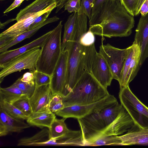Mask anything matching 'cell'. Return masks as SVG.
Segmentation results:
<instances>
[{"instance_id": "cell-1", "label": "cell", "mask_w": 148, "mask_h": 148, "mask_svg": "<svg viewBox=\"0 0 148 148\" xmlns=\"http://www.w3.org/2000/svg\"><path fill=\"white\" fill-rule=\"evenodd\" d=\"M77 119L83 142L99 137L122 134L134 124L127 112L117 101L99 111Z\"/></svg>"}, {"instance_id": "cell-2", "label": "cell", "mask_w": 148, "mask_h": 148, "mask_svg": "<svg viewBox=\"0 0 148 148\" xmlns=\"http://www.w3.org/2000/svg\"><path fill=\"white\" fill-rule=\"evenodd\" d=\"M87 16L77 15L73 31L65 49L68 50L66 85L64 97L69 93L81 77L85 72H91L92 63L97 52L95 44L86 46L80 39L87 32Z\"/></svg>"}, {"instance_id": "cell-3", "label": "cell", "mask_w": 148, "mask_h": 148, "mask_svg": "<svg viewBox=\"0 0 148 148\" xmlns=\"http://www.w3.org/2000/svg\"><path fill=\"white\" fill-rule=\"evenodd\" d=\"M128 13L120 0H106L95 17L89 21L88 30L102 37L128 36L134 24L133 16Z\"/></svg>"}, {"instance_id": "cell-4", "label": "cell", "mask_w": 148, "mask_h": 148, "mask_svg": "<svg viewBox=\"0 0 148 148\" xmlns=\"http://www.w3.org/2000/svg\"><path fill=\"white\" fill-rule=\"evenodd\" d=\"M110 94L92 75L87 72L76 83L71 91L63 97L64 107L83 105L97 102Z\"/></svg>"}, {"instance_id": "cell-5", "label": "cell", "mask_w": 148, "mask_h": 148, "mask_svg": "<svg viewBox=\"0 0 148 148\" xmlns=\"http://www.w3.org/2000/svg\"><path fill=\"white\" fill-rule=\"evenodd\" d=\"M62 21L53 30L41 48L36 69L51 76L62 52L61 35Z\"/></svg>"}, {"instance_id": "cell-6", "label": "cell", "mask_w": 148, "mask_h": 148, "mask_svg": "<svg viewBox=\"0 0 148 148\" xmlns=\"http://www.w3.org/2000/svg\"><path fill=\"white\" fill-rule=\"evenodd\" d=\"M119 98L134 124L143 129L148 128V107L133 93L129 85L120 88Z\"/></svg>"}, {"instance_id": "cell-7", "label": "cell", "mask_w": 148, "mask_h": 148, "mask_svg": "<svg viewBox=\"0 0 148 148\" xmlns=\"http://www.w3.org/2000/svg\"><path fill=\"white\" fill-rule=\"evenodd\" d=\"M41 51L40 47L34 48L16 56L5 64L0 72L1 83L5 77L16 72L28 69L29 72H34L36 70Z\"/></svg>"}, {"instance_id": "cell-8", "label": "cell", "mask_w": 148, "mask_h": 148, "mask_svg": "<svg viewBox=\"0 0 148 148\" xmlns=\"http://www.w3.org/2000/svg\"><path fill=\"white\" fill-rule=\"evenodd\" d=\"M132 45L123 49L114 47L108 43L99 47V53L104 58L111 71L113 79L121 80L122 71Z\"/></svg>"}, {"instance_id": "cell-9", "label": "cell", "mask_w": 148, "mask_h": 148, "mask_svg": "<svg viewBox=\"0 0 148 148\" xmlns=\"http://www.w3.org/2000/svg\"><path fill=\"white\" fill-rule=\"evenodd\" d=\"M117 101L114 95L109 94L95 102L64 107L55 114L62 118H73L78 119L108 107Z\"/></svg>"}, {"instance_id": "cell-10", "label": "cell", "mask_w": 148, "mask_h": 148, "mask_svg": "<svg viewBox=\"0 0 148 148\" xmlns=\"http://www.w3.org/2000/svg\"><path fill=\"white\" fill-rule=\"evenodd\" d=\"M68 52L62 51L59 60L51 76L50 87L52 94H59L63 97L65 90Z\"/></svg>"}, {"instance_id": "cell-11", "label": "cell", "mask_w": 148, "mask_h": 148, "mask_svg": "<svg viewBox=\"0 0 148 148\" xmlns=\"http://www.w3.org/2000/svg\"><path fill=\"white\" fill-rule=\"evenodd\" d=\"M91 73L99 83L107 88L113 79L111 70L104 58L97 52L92 65Z\"/></svg>"}, {"instance_id": "cell-12", "label": "cell", "mask_w": 148, "mask_h": 148, "mask_svg": "<svg viewBox=\"0 0 148 148\" xmlns=\"http://www.w3.org/2000/svg\"><path fill=\"white\" fill-rule=\"evenodd\" d=\"M135 31L133 43L137 44L140 49L141 56L139 64L140 69L148 57V12L141 16Z\"/></svg>"}, {"instance_id": "cell-13", "label": "cell", "mask_w": 148, "mask_h": 148, "mask_svg": "<svg viewBox=\"0 0 148 148\" xmlns=\"http://www.w3.org/2000/svg\"><path fill=\"white\" fill-rule=\"evenodd\" d=\"M52 94L50 84L36 86L34 93L29 98L33 113L49 109Z\"/></svg>"}, {"instance_id": "cell-14", "label": "cell", "mask_w": 148, "mask_h": 148, "mask_svg": "<svg viewBox=\"0 0 148 148\" xmlns=\"http://www.w3.org/2000/svg\"><path fill=\"white\" fill-rule=\"evenodd\" d=\"M56 2L54 3L44 10L37 13L26 19L17 22L9 28L1 33L0 38L12 37L14 39L21 34L28 31L30 25L39 16L45 13L52 10L56 8Z\"/></svg>"}, {"instance_id": "cell-15", "label": "cell", "mask_w": 148, "mask_h": 148, "mask_svg": "<svg viewBox=\"0 0 148 148\" xmlns=\"http://www.w3.org/2000/svg\"><path fill=\"white\" fill-rule=\"evenodd\" d=\"M51 32L52 30L47 32L39 38L20 48L12 50H7L1 53L0 69H2L5 64L16 56L34 48L41 47Z\"/></svg>"}, {"instance_id": "cell-16", "label": "cell", "mask_w": 148, "mask_h": 148, "mask_svg": "<svg viewBox=\"0 0 148 148\" xmlns=\"http://www.w3.org/2000/svg\"><path fill=\"white\" fill-rule=\"evenodd\" d=\"M121 145L148 144V128L143 129L134 124L123 135L119 136Z\"/></svg>"}, {"instance_id": "cell-17", "label": "cell", "mask_w": 148, "mask_h": 148, "mask_svg": "<svg viewBox=\"0 0 148 148\" xmlns=\"http://www.w3.org/2000/svg\"><path fill=\"white\" fill-rule=\"evenodd\" d=\"M32 126L23 120L12 116L0 106V127L5 130L7 135L10 132H21Z\"/></svg>"}, {"instance_id": "cell-18", "label": "cell", "mask_w": 148, "mask_h": 148, "mask_svg": "<svg viewBox=\"0 0 148 148\" xmlns=\"http://www.w3.org/2000/svg\"><path fill=\"white\" fill-rule=\"evenodd\" d=\"M50 145L84 146L81 131L70 130L64 135L49 139L39 144L38 146Z\"/></svg>"}, {"instance_id": "cell-19", "label": "cell", "mask_w": 148, "mask_h": 148, "mask_svg": "<svg viewBox=\"0 0 148 148\" xmlns=\"http://www.w3.org/2000/svg\"><path fill=\"white\" fill-rule=\"evenodd\" d=\"M56 1V0H36L21 10L13 20L18 22L26 19L44 10Z\"/></svg>"}, {"instance_id": "cell-20", "label": "cell", "mask_w": 148, "mask_h": 148, "mask_svg": "<svg viewBox=\"0 0 148 148\" xmlns=\"http://www.w3.org/2000/svg\"><path fill=\"white\" fill-rule=\"evenodd\" d=\"M55 114L49 109L45 111L33 113L26 120L27 123L32 126L42 128H49L54 119Z\"/></svg>"}, {"instance_id": "cell-21", "label": "cell", "mask_w": 148, "mask_h": 148, "mask_svg": "<svg viewBox=\"0 0 148 148\" xmlns=\"http://www.w3.org/2000/svg\"><path fill=\"white\" fill-rule=\"evenodd\" d=\"M133 53L128 73L125 82L124 87L128 86L129 83L137 75L139 69V64L141 56V51L139 46L133 43Z\"/></svg>"}, {"instance_id": "cell-22", "label": "cell", "mask_w": 148, "mask_h": 148, "mask_svg": "<svg viewBox=\"0 0 148 148\" xmlns=\"http://www.w3.org/2000/svg\"><path fill=\"white\" fill-rule=\"evenodd\" d=\"M59 20V18L56 16L47 18L43 23L35 28L25 32L15 38L10 44L5 47L0 49V53L5 51L11 47L19 43L21 41L27 38H29L33 35L41 27L48 23L57 21Z\"/></svg>"}, {"instance_id": "cell-23", "label": "cell", "mask_w": 148, "mask_h": 148, "mask_svg": "<svg viewBox=\"0 0 148 148\" xmlns=\"http://www.w3.org/2000/svg\"><path fill=\"white\" fill-rule=\"evenodd\" d=\"M49 139V129L44 128L38 133L29 137H24L18 141V146H37L40 143Z\"/></svg>"}, {"instance_id": "cell-24", "label": "cell", "mask_w": 148, "mask_h": 148, "mask_svg": "<svg viewBox=\"0 0 148 148\" xmlns=\"http://www.w3.org/2000/svg\"><path fill=\"white\" fill-rule=\"evenodd\" d=\"M66 118H63L54 119L49 128V139H54L62 136L67 133L70 130L67 127L65 122Z\"/></svg>"}, {"instance_id": "cell-25", "label": "cell", "mask_w": 148, "mask_h": 148, "mask_svg": "<svg viewBox=\"0 0 148 148\" xmlns=\"http://www.w3.org/2000/svg\"><path fill=\"white\" fill-rule=\"evenodd\" d=\"M83 143L84 146L121 145V141L118 135L99 137L88 140L84 141Z\"/></svg>"}, {"instance_id": "cell-26", "label": "cell", "mask_w": 148, "mask_h": 148, "mask_svg": "<svg viewBox=\"0 0 148 148\" xmlns=\"http://www.w3.org/2000/svg\"><path fill=\"white\" fill-rule=\"evenodd\" d=\"M77 15V13L73 12L69 16L64 24V31L61 46L62 51L65 49L71 36L75 28Z\"/></svg>"}, {"instance_id": "cell-27", "label": "cell", "mask_w": 148, "mask_h": 148, "mask_svg": "<svg viewBox=\"0 0 148 148\" xmlns=\"http://www.w3.org/2000/svg\"><path fill=\"white\" fill-rule=\"evenodd\" d=\"M0 99L11 103L18 99L23 94L17 87L12 86L6 88H0Z\"/></svg>"}, {"instance_id": "cell-28", "label": "cell", "mask_w": 148, "mask_h": 148, "mask_svg": "<svg viewBox=\"0 0 148 148\" xmlns=\"http://www.w3.org/2000/svg\"><path fill=\"white\" fill-rule=\"evenodd\" d=\"M0 106L9 115L12 116L22 120H27L28 116L17 108L12 103L7 102L0 99Z\"/></svg>"}, {"instance_id": "cell-29", "label": "cell", "mask_w": 148, "mask_h": 148, "mask_svg": "<svg viewBox=\"0 0 148 148\" xmlns=\"http://www.w3.org/2000/svg\"><path fill=\"white\" fill-rule=\"evenodd\" d=\"M12 103L28 116H29L33 113L29 98L25 95H23Z\"/></svg>"}, {"instance_id": "cell-30", "label": "cell", "mask_w": 148, "mask_h": 148, "mask_svg": "<svg viewBox=\"0 0 148 148\" xmlns=\"http://www.w3.org/2000/svg\"><path fill=\"white\" fill-rule=\"evenodd\" d=\"M11 86L18 88L23 95H27L29 98L33 94L36 87L35 82H23L21 81L20 77Z\"/></svg>"}, {"instance_id": "cell-31", "label": "cell", "mask_w": 148, "mask_h": 148, "mask_svg": "<svg viewBox=\"0 0 148 148\" xmlns=\"http://www.w3.org/2000/svg\"><path fill=\"white\" fill-rule=\"evenodd\" d=\"M36 86L50 84L51 76L37 70L34 72Z\"/></svg>"}, {"instance_id": "cell-32", "label": "cell", "mask_w": 148, "mask_h": 148, "mask_svg": "<svg viewBox=\"0 0 148 148\" xmlns=\"http://www.w3.org/2000/svg\"><path fill=\"white\" fill-rule=\"evenodd\" d=\"M140 0H120V1L128 12L134 16H136Z\"/></svg>"}, {"instance_id": "cell-33", "label": "cell", "mask_w": 148, "mask_h": 148, "mask_svg": "<svg viewBox=\"0 0 148 148\" xmlns=\"http://www.w3.org/2000/svg\"><path fill=\"white\" fill-rule=\"evenodd\" d=\"M94 0H81V8L78 14H84L90 20L91 16V12L93 6Z\"/></svg>"}, {"instance_id": "cell-34", "label": "cell", "mask_w": 148, "mask_h": 148, "mask_svg": "<svg viewBox=\"0 0 148 148\" xmlns=\"http://www.w3.org/2000/svg\"><path fill=\"white\" fill-rule=\"evenodd\" d=\"M81 0H69L64 7V10L69 13H78L81 8Z\"/></svg>"}, {"instance_id": "cell-35", "label": "cell", "mask_w": 148, "mask_h": 148, "mask_svg": "<svg viewBox=\"0 0 148 148\" xmlns=\"http://www.w3.org/2000/svg\"><path fill=\"white\" fill-rule=\"evenodd\" d=\"M95 40L94 34L91 31L88 30L81 37L80 42L84 46H90L94 43Z\"/></svg>"}, {"instance_id": "cell-36", "label": "cell", "mask_w": 148, "mask_h": 148, "mask_svg": "<svg viewBox=\"0 0 148 148\" xmlns=\"http://www.w3.org/2000/svg\"><path fill=\"white\" fill-rule=\"evenodd\" d=\"M52 11L46 12L38 17L30 25L28 31L35 28L45 21L47 19Z\"/></svg>"}, {"instance_id": "cell-37", "label": "cell", "mask_w": 148, "mask_h": 148, "mask_svg": "<svg viewBox=\"0 0 148 148\" xmlns=\"http://www.w3.org/2000/svg\"><path fill=\"white\" fill-rule=\"evenodd\" d=\"M106 0H94L93 6L92 10L91 16L89 21H91L95 17L103 3Z\"/></svg>"}, {"instance_id": "cell-38", "label": "cell", "mask_w": 148, "mask_h": 148, "mask_svg": "<svg viewBox=\"0 0 148 148\" xmlns=\"http://www.w3.org/2000/svg\"><path fill=\"white\" fill-rule=\"evenodd\" d=\"M64 107L62 102H53L50 101L49 109L51 112L55 113Z\"/></svg>"}, {"instance_id": "cell-39", "label": "cell", "mask_w": 148, "mask_h": 148, "mask_svg": "<svg viewBox=\"0 0 148 148\" xmlns=\"http://www.w3.org/2000/svg\"><path fill=\"white\" fill-rule=\"evenodd\" d=\"M20 78L21 81L23 82H35L34 72H26Z\"/></svg>"}, {"instance_id": "cell-40", "label": "cell", "mask_w": 148, "mask_h": 148, "mask_svg": "<svg viewBox=\"0 0 148 148\" xmlns=\"http://www.w3.org/2000/svg\"><path fill=\"white\" fill-rule=\"evenodd\" d=\"M24 0H14L12 3L4 12L3 13L5 14L8 13L18 7Z\"/></svg>"}, {"instance_id": "cell-41", "label": "cell", "mask_w": 148, "mask_h": 148, "mask_svg": "<svg viewBox=\"0 0 148 148\" xmlns=\"http://www.w3.org/2000/svg\"><path fill=\"white\" fill-rule=\"evenodd\" d=\"M14 38L12 37H5L0 38V49L2 48L10 43Z\"/></svg>"}, {"instance_id": "cell-42", "label": "cell", "mask_w": 148, "mask_h": 148, "mask_svg": "<svg viewBox=\"0 0 148 148\" xmlns=\"http://www.w3.org/2000/svg\"><path fill=\"white\" fill-rule=\"evenodd\" d=\"M148 12V0H145L142 4L139 13L141 16L146 14Z\"/></svg>"}, {"instance_id": "cell-43", "label": "cell", "mask_w": 148, "mask_h": 148, "mask_svg": "<svg viewBox=\"0 0 148 148\" xmlns=\"http://www.w3.org/2000/svg\"><path fill=\"white\" fill-rule=\"evenodd\" d=\"M69 0H56V13H58L64 6Z\"/></svg>"}, {"instance_id": "cell-44", "label": "cell", "mask_w": 148, "mask_h": 148, "mask_svg": "<svg viewBox=\"0 0 148 148\" xmlns=\"http://www.w3.org/2000/svg\"><path fill=\"white\" fill-rule=\"evenodd\" d=\"M145 0H140L139 3L138 5V8L136 11V16H137L140 14L139 11L140 8L143 4Z\"/></svg>"}, {"instance_id": "cell-45", "label": "cell", "mask_w": 148, "mask_h": 148, "mask_svg": "<svg viewBox=\"0 0 148 148\" xmlns=\"http://www.w3.org/2000/svg\"></svg>"}]
</instances>
